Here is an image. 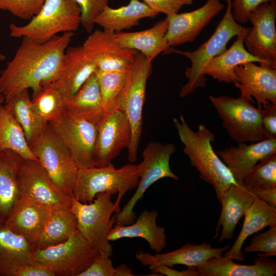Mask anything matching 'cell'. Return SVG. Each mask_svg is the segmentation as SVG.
Listing matches in <instances>:
<instances>
[{"label": "cell", "mask_w": 276, "mask_h": 276, "mask_svg": "<svg viewBox=\"0 0 276 276\" xmlns=\"http://www.w3.org/2000/svg\"><path fill=\"white\" fill-rule=\"evenodd\" d=\"M158 212L144 210L137 219L129 225L114 224L107 239L114 241L124 238H141L149 243L151 250L160 253L167 246L165 228L157 225Z\"/></svg>", "instance_id": "cell-23"}, {"label": "cell", "mask_w": 276, "mask_h": 276, "mask_svg": "<svg viewBox=\"0 0 276 276\" xmlns=\"http://www.w3.org/2000/svg\"><path fill=\"white\" fill-rule=\"evenodd\" d=\"M168 27V21L165 18L148 29L134 32H116L114 36L123 47L140 51L147 60L152 61L170 48L165 38Z\"/></svg>", "instance_id": "cell-26"}, {"label": "cell", "mask_w": 276, "mask_h": 276, "mask_svg": "<svg viewBox=\"0 0 276 276\" xmlns=\"http://www.w3.org/2000/svg\"><path fill=\"white\" fill-rule=\"evenodd\" d=\"M44 0H0V9L20 19L30 20L41 8Z\"/></svg>", "instance_id": "cell-40"}, {"label": "cell", "mask_w": 276, "mask_h": 276, "mask_svg": "<svg viewBox=\"0 0 276 276\" xmlns=\"http://www.w3.org/2000/svg\"><path fill=\"white\" fill-rule=\"evenodd\" d=\"M77 230V221L71 205L52 210L39 237L31 244L32 250L63 242Z\"/></svg>", "instance_id": "cell-31"}, {"label": "cell", "mask_w": 276, "mask_h": 276, "mask_svg": "<svg viewBox=\"0 0 276 276\" xmlns=\"http://www.w3.org/2000/svg\"><path fill=\"white\" fill-rule=\"evenodd\" d=\"M73 32L58 35L43 43L22 38L13 58L0 74V92L5 101L24 90L33 96L58 77Z\"/></svg>", "instance_id": "cell-1"}, {"label": "cell", "mask_w": 276, "mask_h": 276, "mask_svg": "<svg viewBox=\"0 0 276 276\" xmlns=\"http://www.w3.org/2000/svg\"><path fill=\"white\" fill-rule=\"evenodd\" d=\"M18 182L19 196L30 198L51 210L71 205L73 198L58 189L38 160L21 158Z\"/></svg>", "instance_id": "cell-13"}, {"label": "cell", "mask_w": 276, "mask_h": 276, "mask_svg": "<svg viewBox=\"0 0 276 276\" xmlns=\"http://www.w3.org/2000/svg\"><path fill=\"white\" fill-rule=\"evenodd\" d=\"M80 24L81 11L75 0H44L39 12L28 24L10 25V35L43 43L59 33H74Z\"/></svg>", "instance_id": "cell-5"}, {"label": "cell", "mask_w": 276, "mask_h": 276, "mask_svg": "<svg viewBox=\"0 0 276 276\" xmlns=\"http://www.w3.org/2000/svg\"><path fill=\"white\" fill-rule=\"evenodd\" d=\"M49 124L70 152L79 169L95 167L93 158L97 124L73 116L64 109Z\"/></svg>", "instance_id": "cell-12"}, {"label": "cell", "mask_w": 276, "mask_h": 276, "mask_svg": "<svg viewBox=\"0 0 276 276\" xmlns=\"http://www.w3.org/2000/svg\"><path fill=\"white\" fill-rule=\"evenodd\" d=\"M131 128L121 110L105 113L98 124V131L93 153L95 167L111 165L121 151L129 147Z\"/></svg>", "instance_id": "cell-15"}, {"label": "cell", "mask_w": 276, "mask_h": 276, "mask_svg": "<svg viewBox=\"0 0 276 276\" xmlns=\"http://www.w3.org/2000/svg\"><path fill=\"white\" fill-rule=\"evenodd\" d=\"M37 262L30 243L0 218V276H11L14 268Z\"/></svg>", "instance_id": "cell-27"}, {"label": "cell", "mask_w": 276, "mask_h": 276, "mask_svg": "<svg viewBox=\"0 0 276 276\" xmlns=\"http://www.w3.org/2000/svg\"><path fill=\"white\" fill-rule=\"evenodd\" d=\"M152 61L137 52L127 68L122 91L120 110L126 117L131 128V140L128 147V159L137 160L143 131V110L147 82L152 72Z\"/></svg>", "instance_id": "cell-6"}, {"label": "cell", "mask_w": 276, "mask_h": 276, "mask_svg": "<svg viewBox=\"0 0 276 276\" xmlns=\"http://www.w3.org/2000/svg\"><path fill=\"white\" fill-rule=\"evenodd\" d=\"M264 3H276V0H232L233 17L240 24H246L251 12Z\"/></svg>", "instance_id": "cell-44"}, {"label": "cell", "mask_w": 276, "mask_h": 276, "mask_svg": "<svg viewBox=\"0 0 276 276\" xmlns=\"http://www.w3.org/2000/svg\"><path fill=\"white\" fill-rule=\"evenodd\" d=\"M97 67L82 45L67 48L57 79L52 83L59 91L64 102L71 99Z\"/></svg>", "instance_id": "cell-20"}, {"label": "cell", "mask_w": 276, "mask_h": 276, "mask_svg": "<svg viewBox=\"0 0 276 276\" xmlns=\"http://www.w3.org/2000/svg\"><path fill=\"white\" fill-rule=\"evenodd\" d=\"M5 58H6L5 56L2 53H0V62L4 60Z\"/></svg>", "instance_id": "cell-50"}, {"label": "cell", "mask_w": 276, "mask_h": 276, "mask_svg": "<svg viewBox=\"0 0 276 276\" xmlns=\"http://www.w3.org/2000/svg\"><path fill=\"white\" fill-rule=\"evenodd\" d=\"M79 276H121V274L119 266H113L109 257L99 254Z\"/></svg>", "instance_id": "cell-43"}, {"label": "cell", "mask_w": 276, "mask_h": 276, "mask_svg": "<svg viewBox=\"0 0 276 276\" xmlns=\"http://www.w3.org/2000/svg\"><path fill=\"white\" fill-rule=\"evenodd\" d=\"M224 7L219 0H207L192 11L167 16L168 27L165 38L169 47L193 42Z\"/></svg>", "instance_id": "cell-17"}, {"label": "cell", "mask_w": 276, "mask_h": 276, "mask_svg": "<svg viewBox=\"0 0 276 276\" xmlns=\"http://www.w3.org/2000/svg\"><path fill=\"white\" fill-rule=\"evenodd\" d=\"M248 189L256 197L276 208V188L269 189Z\"/></svg>", "instance_id": "cell-48"}, {"label": "cell", "mask_w": 276, "mask_h": 276, "mask_svg": "<svg viewBox=\"0 0 276 276\" xmlns=\"http://www.w3.org/2000/svg\"><path fill=\"white\" fill-rule=\"evenodd\" d=\"M31 103L38 114L48 122L64 110V100L52 83L44 85L38 93L33 96Z\"/></svg>", "instance_id": "cell-37"}, {"label": "cell", "mask_w": 276, "mask_h": 276, "mask_svg": "<svg viewBox=\"0 0 276 276\" xmlns=\"http://www.w3.org/2000/svg\"><path fill=\"white\" fill-rule=\"evenodd\" d=\"M158 14L142 1L130 0L127 5L118 8L106 6L96 16L95 24L105 31L116 33L138 25L142 18Z\"/></svg>", "instance_id": "cell-28"}, {"label": "cell", "mask_w": 276, "mask_h": 276, "mask_svg": "<svg viewBox=\"0 0 276 276\" xmlns=\"http://www.w3.org/2000/svg\"><path fill=\"white\" fill-rule=\"evenodd\" d=\"M209 98L235 142L254 143L268 139L262 126L260 108L245 98L210 95Z\"/></svg>", "instance_id": "cell-10"}, {"label": "cell", "mask_w": 276, "mask_h": 276, "mask_svg": "<svg viewBox=\"0 0 276 276\" xmlns=\"http://www.w3.org/2000/svg\"><path fill=\"white\" fill-rule=\"evenodd\" d=\"M229 248L228 245L214 248L206 242L200 244H186L175 250L154 256L156 261L171 267L183 265L188 267L198 268L209 260L222 256Z\"/></svg>", "instance_id": "cell-33"}, {"label": "cell", "mask_w": 276, "mask_h": 276, "mask_svg": "<svg viewBox=\"0 0 276 276\" xmlns=\"http://www.w3.org/2000/svg\"><path fill=\"white\" fill-rule=\"evenodd\" d=\"M244 216V223L238 238L223 255L226 258L244 261L245 258L242 248L246 239L266 227L276 225V208L257 197L246 211Z\"/></svg>", "instance_id": "cell-25"}, {"label": "cell", "mask_w": 276, "mask_h": 276, "mask_svg": "<svg viewBox=\"0 0 276 276\" xmlns=\"http://www.w3.org/2000/svg\"><path fill=\"white\" fill-rule=\"evenodd\" d=\"M239 184L260 161L276 153V137L250 143H238L216 151Z\"/></svg>", "instance_id": "cell-19"}, {"label": "cell", "mask_w": 276, "mask_h": 276, "mask_svg": "<svg viewBox=\"0 0 276 276\" xmlns=\"http://www.w3.org/2000/svg\"><path fill=\"white\" fill-rule=\"evenodd\" d=\"M139 181L137 165L132 164L119 169L112 164L81 169L78 171L73 198L83 203H90L99 193L117 194L114 202L115 214H117L121 210L122 198L128 191L136 188Z\"/></svg>", "instance_id": "cell-4"}, {"label": "cell", "mask_w": 276, "mask_h": 276, "mask_svg": "<svg viewBox=\"0 0 276 276\" xmlns=\"http://www.w3.org/2000/svg\"><path fill=\"white\" fill-rule=\"evenodd\" d=\"M0 150H11L25 159L38 160L22 127L5 105L0 108Z\"/></svg>", "instance_id": "cell-35"}, {"label": "cell", "mask_w": 276, "mask_h": 276, "mask_svg": "<svg viewBox=\"0 0 276 276\" xmlns=\"http://www.w3.org/2000/svg\"><path fill=\"white\" fill-rule=\"evenodd\" d=\"M151 9L166 16L177 13L181 7L190 5L194 0H142Z\"/></svg>", "instance_id": "cell-45"}, {"label": "cell", "mask_w": 276, "mask_h": 276, "mask_svg": "<svg viewBox=\"0 0 276 276\" xmlns=\"http://www.w3.org/2000/svg\"><path fill=\"white\" fill-rule=\"evenodd\" d=\"M223 256L213 258L197 268L200 276H273L276 262L269 258L258 257L254 264L243 265Z\"/></svg>", "instance_id": "cell-29"}, {"label": "cell", "mask_w": 276, "mask_h": 276, "mask_svg": "<svg viewBox=\"0 0 276 276\" xmlns=\"http://www.w3.org/2000/svg\"><path fill=\"white\" fill-rule=\"evenodd\" d=\"M176 147L172 143L160 142L148 143L142 152L143 160L137 165L139 181L135 192L127 203L116 215V224L129 225L136 218L133 209L137 202L142 198L146 190L154 183L164 178L178 180V177L171 170L170 160L175 152Z\"/></svg>", "instance_id": "cell-8"}, {"label": "cell", "mask_w": 276, "mask_h": 276, "mask_svg": "<svg viewBox=\"0 0 276 276\" xmlns=\"http://www.w3.org/2000/svg\"><path fill=\"white\" fill-rule=\"evenodd\" d=\"M127 69L116 71L97 70L103 109L106 113L120 110L121 99L125 85Z\"/></svg>", "instance_id": "cell-36"}, {"label": "cell", "mask_w": 276, "mask_h": 276, "mask_svg": "<svg viewBox=\"0 0 276 276\" xmlns=\"http://www.w3.org/2000/svg\"><path fill=\"white\" fill-rule=\"evenodd\" d=\"M226 1L225 12L215 32L196 50L181 51L170 47L165 52L166 54H181L191 61V66L187 68L185 72L188 82L180 89V98L188 96L199 87H204L206 77L203 74V70L206 64L227 49V44L232 38L240 34H246L250 29V28L242 26L234 19L232 13V0Z\"/></svg>", "instance_id": "cell-3"}, {"label": "cell", "mask_w": 276, "mask_h": 276, "mask_svg": "<svg viewBox=\"0 0 276 276\" xmlns=\"http://www.w3.org/2000/svg\"><path fill=\"white\" fill-rule=\"evenodd\" d=\"M135 258L144 266H148L151 271L155 274H161L167 276H200L197 267H188L187 269L177 270L172 267L159 263L156 261L154 255L149 252L139 251Z\"/></svg>", "instance_id": "cell-41"}, {"label": "cell", "mask_w": 276, "mask_h": 276, "mask_svg": "<svg viewBox=\"0 0 276 276\" xmlns=\"http://www.w3.org/2000/svg\"><path fill=\"white\" fill-rule=\"evenodd\" d=\"M110 194H98L90 203H83L74 198L71 209L77 221L78 230L99 254L110 257L112 247L107 239L116 222L114 202Z\"/></svg>", "instance_id": "cell-7"}, {"label": "cell", "mask_w": 276, "mask_h": 276, "mask_svg": "<svg viewBox=\"0 0 276 276\" xmlns=\"http://www.w3.org/2000/svg\"><path fill=\"white\" fill-rule=\"evenodd\" d=\"M234 71L238 79L235 85L241 96L252 103L255 98L259 108L268 102L276 104L275 67L247 62L237 66Z\"/></svg>", "instance_id": "cell-16"}, {"label": "cell", "mask_w": 276, "mask_h": 276, "mask_svg": "<svg viewBox=\"0 0 276 276\" xmlns=\"http://www.w3.org/2000/svg\"><path fill=\"white\" fill-rule=\"evenodd\" d=\"M1 73V67H0V74ZM5 102V99L2 94L0 92V108L4 105V104Z\"/></svg>", "instance_id": "cell-49"}, {"label": "cell", "mask_w": 276, "mask_h": 276, "mask_svg": "<svg viewBox=\"0 0 276 276\" xmlns=\"http://www.w3.org/2000/svg\"><path fill=\"white\" fill-rule=\"evenodd\" d=\"M262 126L268 138L276 137V104L268 102L260 108Z\"/></svg>", "instance_id": "cell-46"}, {"label": "cell", "mask_w": 276, "mask_h": 276, "mask_svg": "<svg viewBox=\"0 0 276 276\" xmlns=\"http://www.w3.org/2000/svg\"><path fill=\"white\" fill-rule=\"evenodd\" d=\"M255 197L243 184H232L223 192L219 200L222 208L216 227L217 237L218 230L222 226L219 242L233 238L238 222Z\"/></svg>", "instance_id": "cell-22"}, {"label": "cell", "mask_w": 276, "mask_h": 276, "mask_svg": "<svg viewBox=\"0 0 276 276\" xmlns=\"http://www.w3.org/2000/svg\"><path fill=\"white\" fill-rule=\"evenodd\" d=\"M173 122L183 145L184 153L199 172V178L213 187L219 201L229 186L239 183L213 149L214 134L204 124L199 125L197 131H194L182 114L179 119L174 118Z\"/></svg>", "instance_id": "cell-2"}, {"label": "cell", "mask_w": 276, "mask_h": 276, "mask_svg": "<svg viewBox=\"0 0 276 276\" xmlns=\"http://www.w3.org/2000/svg\"><path fill=\"white\" fill-rule=\"evenodd\" d=\"M262 252L257 256L270 258L276 255V225L269 227L263 233H256L243 252Z\"/></svg>", "instance_id": "cell-39"}, {"label": "cell", "mask_w": 276, "mask_h": 276, "mask_svg": "<svg viewBox=\"0 0 276 276\" xmlns=\"http://www.w3.org/2000/svg\"><path fill=\"white\" fill-rule=\"evenodd\" d=\"M276 3H264L250 14L243 43L252 55L276 67Z\"/></svg>", "instance_id": "cell-14"}, {"label": "cell", "mask_w": 276, "mask_h": 276, "mask_svg": "<svg viewBox=\"0 0 276 276\" xmlns=\"http://www.w3.org/2000/svg\"><path fill=\"white\" fill-rule=\"evenodd\" d=\"M33 253L36 261L55 276H79L99 254L78 230L64 242Z\"/></svg>", "instance_id": "cell-11"}, {"label": "cell", "mask_w": 276, "mask_h": 276, "mask_svg": "<svg viewBox=\"0 0 276 276\" xmlns=\"http://www.w3.org/2000/svg\"><path fill=\"white\" fill-rule=\"evenodd\" d=\"M114 33L104 30L93 31L82 45L97 70H126L138 52L121 45L116 39Z\"/></svg>", "instance_id": "cell-18"}, {"label": "cell", "mask_w": 276, "mask_h": 276, "mask_svg": "<svg viewBox=\"0 0 276 276\" xmlns=\"http://www.w3.org/2000/svg\"><path fill=\"white\" fill-rule=\"evenodd\" d=\"M30 147L54 185L65 195L73 198L79 169L49 123Z\"/></svg>", "instance_id": "cell-9"}, {"label": "cell", "mask_w": 276, "mask_h": 276, "mask_svg": "<svg viewBox=\"0 0 276 276\" xmlns=\"http://www.w3.org/2000/svg\"><path fill=\"white\" fill-rule=\"evenodd\" d=\"M52 210L23 196H20L6 217L5 222L11 231L30 244L39 237Z\"/></svg>", "instance_id": "cell-21"}, {"label": "cell", "mask_w": 276, "mask_h": 276, "mask_svg": "<svg viewBox=\"0 0 276 276\" xmlns=\"http://www.w3.org/2000/svg\"><path fill=\"white\" fill-rule=\"evenodd\" d=\"M81 11V25L88 33L95 26V19L98 14L107 6L108 0H75Z\"/></svg>", "instance_id": "cell-42"}, {"label": "cell", "mask_w": 276, "mask_h": 276, "mask_svg": "<svg viewBox=\"0 0 276 276\" xmlns=\"http://www.w3.org/2000/svg\"><path fill=\"white\" fill-rule=\"evenodd\" d=\"M11 276H55L47 266L37 262L33 264H25L14 268Z\"/></svg>", "instance_id": "cell-47"}, {"label": "cell", "mask_w": 276, "mask_h": 276, "mask_svg": "<svg viewBox=\"0 0 276 276\" xmlns=\"http://www.w3.org/2000/svg\"><path fill=\"white\" fill-rule=\"evenodd\" d=\"M21 157L0 150V218L5 219L19 197L18 171Z\"/></svg>", "instance_id": "cell-32"}, {"label": "cell", "mask_w": 276, "mask_h": 276, "mask_svg": "<svg viewBox=\"0 0 276 276\" xmlns=\"http://www.w3.org/2000/svg\"><path fill=\"white\" fill-rule=\"evenodd\" d=\"M242 183L250 189L276 188V153L260 161L245 176Z\"/></svg>", "instance_id": "cell-38"}, {"label": "cell", "mask_w": 276, "mask_h": 276, "mask_svg": "<svg viewBox=\"0 0 276 276\" xmlns=\"http://www.w3.org/2000/svg\"><path fill=\"white\" fill-rule=\"evenodd\" d=\"M5 103L22 127L29 145L35 142L49 122L33 109L29 90H22L6 100Z\"/></svg>", "instance_id": "cell-34"}, {"label": "cell", "mask_w": 276, "mask_h": 276, "mask_svg": "<svg viewBox=\"0 0 276 276\" xmlns=\"http://www.w3.org/2000/svg\"><path fill=\"white\" fill-rule=\"evenodd\" d=\"M64 109L76 117L97 125L99 123L106 113L103 109L95 73L71 99L64 102Z\"/></svg>", "instance_id": "cell-30"}, {"label": "cell", "mask_w": 276, "mask_h": 276, "mask_svg": "<svg viewBox=\"0 0 276 276\" xmlns=\"http://www.w3.org/2000/svg\"><path fill=\"white\" fill-rule=\"evenodd\" d=\"M244 35H238L237 39L229 49L212 59L204 67L203 74L208 75L220 82L235 84L238 82L234 71L237 66L247 62L271 65L254 56L246 50L243 43Z\"/></svg>", "instance_id": "cell-24"}]
</instances>
